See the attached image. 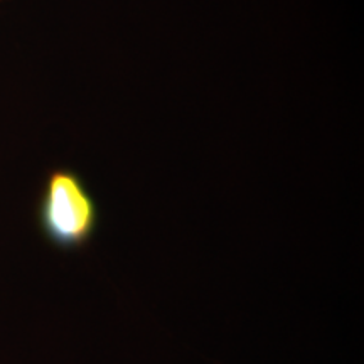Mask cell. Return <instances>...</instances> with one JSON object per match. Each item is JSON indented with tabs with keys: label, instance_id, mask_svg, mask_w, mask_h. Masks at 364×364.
Masks as SVG:
<instances>
[{
	"label": "cell",
	"instance_id": "obj_1",
	"mask_svg": "<svg viewBox=\"0 0 364 364\" xmlns=\"http://www.w3.org/2000/svg\"><path fill=\"white\" fill-rule=\"evenodd\" d=\"M97 199L78 172L59 167L48 174L38 204V225L44 238L59 250H80L97 233Z\"/></svg>",
	"mask_w": 364,
	"mask_h": 364
}]
</instances>
